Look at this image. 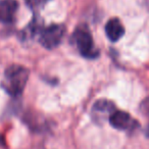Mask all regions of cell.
Returning a JSON list of instances; mask_svg holds the SVG:
<instances>
[{
  "label": "cell",
  "instance_id": "obj_3",
  "mask_svg": "<svg viewBox=\"0 0 149 149\" xmlns=\"http://www.w3.org/2000/svg\"><path fill=\"white\" fill-rule=\"evenodd\" d=\"M65 33V28L62 25H51L40 32V43L47 49H53L61 42Z\"/></svg>",
  "mask_w": 149,
  "mask_h": 149
},
{
  "label": "cell",
  "instance_id": "obj_6",
  "mask_svg": "<svg viewBox=\"0 0 149 149\" xmlns=\"http://www.w3.org/2000/svg\"><path fill=\"white\" fill-rule=\"evenodd\" d=\"M105 33L107 35L108 39L112 42H116L120 40L124 36L125 29L123 24L118 19H111L107 22L105 26Z\"/></svg>",
  "mask_w": 149,
  "mask_h": 149
},
{
  "label": "cell",
  "instance_id": "obj_9",
  "mask_svg": "<svg viewBox=\"0 0 149 149\" xmlns=\"http://www.w3.org/2000/svg\"><path fill=\"white\" fill-rule=\"evenodd\" d=\"M3 143H4V141H3V139L0 136V145H3Z\"/></svg>",
  "mask_w": 149,
  "mask_h": 149
},
{
  "label": "cell",
  "instance_id": "obj_10",
  "mask_svg": "<svg viewBox=\"0 0 149 149\" xmlns=\"http://www.w3.org/2000/svg\"><path fill=\"white\" fill-rule=\"evenodd\" d=\"M146 132H147V136L149 137V126H148V128H147V131H146Z\"/></svg>",
  "mask_w": 149,
  "mask_h": 149
},
{
  "label": "cell",
  "instance_id": "obj_1",
  "mask_svg": "<svg viewBox=\"0 0 149 149\" xmlns=\"http://www.w3.org/2000/svg\"><path fill=\"white\" fill-rule=\"evenodd\" d=\"M29 79V70L22 65H11L6 68L2 80V87L11 96L22 94Z\"/></svg>",
  "mask_w": 149,
  "mask_h": 149
},
{
  "label": "cell",
  "instance_id": "obj_8",
  "mask_svg": "<svg viewBox=\"0 0 149 149\" xmlns=\"http://www.w3.org/2000/svg\"><path fill=\"white\" fill-rule=\"evenodd\" d=\"M28 6H30L33 9H38L40 7L44 6L48 1L50 0H25Z\"/></svg>",
  "mask_w": 149,
  "mask_h": 149
},
{
  "label": "cell",
  "instance_id": "obj_7",
  "mask_svg": "<svg viewBox=\"0 0 149 149\" xmlns=\"http://www.w3.org/2000/svg\"><path fill=\"white\" fill-rule=\"evenodd\" d=\"M93 110L97 113L101 112H111L113 110V104L107 100H99L93 106Z\"/></svg>",
  "mask_w": 149,
  "mask_h": 149
},
{
  "label": "cell",
  "instance_id": "obj_5",
  "mask_svg": "<svg viewBox=\"0 0 149 149\" xmlns=\"http://www.w3.org/2000/svg\"><path fill=\"white\" fill-rule=\"evenodd\" d=\"M17 9L19 3L17 0H0V23L13 22Z\"/></svg>",
  "mask_w": 149,
  "mask_h": 149
},
{
  "label": "cell",
  "instance_id": "obj_4",
  "mask_svg": "<svg viewBox=\"0 0 149 149\" xmlns=\"http://www.w3.org/2000/svg\"><path fill=\"white\" fill-rule=\"evenodd\" d=\"M109 122L113 128L123 131L134 130L138 126V122L132 118L128 112L114 111L110 114Z\"/></svg>",
  "mask_w": 149,
  "mask_h": 149
},
{
  "label": "cell",
  "instance_id": "obj_2",
  "mask_svg": "<svg viewBox=\"0 0 149 149\" xmlns=\"http://www.w3.org/2000/svg\"><path fill=\"white\" fill-rule=\"evenodd\" d=\"M72 41L76 44L80 53L87 58H95L99 52L94 46V41L89 30L85 26L77 28L72 34Z\"/></svg>",
  "mask_w": 149,
  "mask_h": 149
}]
</instances>
